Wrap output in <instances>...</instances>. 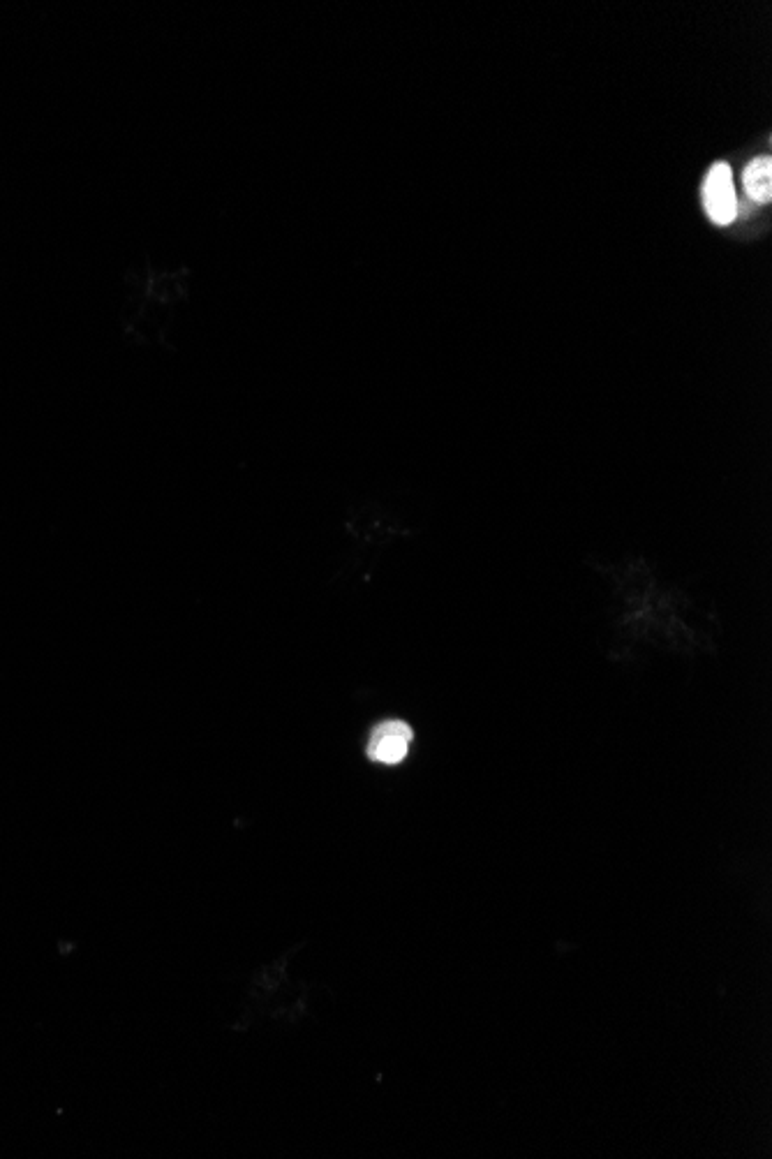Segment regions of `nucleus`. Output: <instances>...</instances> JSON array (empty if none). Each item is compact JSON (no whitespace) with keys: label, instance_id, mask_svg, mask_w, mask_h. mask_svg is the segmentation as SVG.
Returning <instances> with one entry per match:
<instances>
[{"label":"nucleus","instance_id":"nucleus-2","mask_svg":"<svg viewBox=\"0 0 772 1159\" xmlns=\"http://www.w3.org/2000/svg\"><path fill=\"white\" fill-rule=\"evenodd\" d=\"M412 727L400 720H386L373 729L368 738V757L380 764H400L410 752Z\"/></svg>","mask_w":772,"mask_h":1159},{"label":"nucleus","instance_id":"nucleus-1","mask_svg":"<svg viewBox=\"0 0 772 1159\" xmlns=\"http://www.w3.org/2000/svg\"><path fill=\"white\" fill-rule=\"evenodd\" d=\"M703 206L715 225H731L738 216V195L731 167L717 162L703 181Z\"/></svg>","mask_w":772,"mask_h":1159},{"label":"nucleus","instance_id":"nucleus-3","mask_svg":"<svg viewBox=\"0 0 772 1159\" xmlns=\"http://www.w3.org/2000/svg\"><path fill=\"white\" fill-rule=\"evenodd\" d=\"M742 183H745V190L747 195L754 199V202H761V204H768L772 199V160L768 158H756L749 162L745 167V174H742Z\"/></svg>","mask_w":772,"mask_h":1159}]
</instances>
